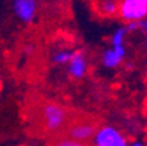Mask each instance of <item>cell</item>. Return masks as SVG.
<instances>
[{
    "label": "cell",
    "mask_w": 147,
    "mask_h": 146,
    "mask_svg": "<svg viewBox=\"0 0 147 146\" xmlns=\"http://www.w3.org/2000/svg\"><path fill=\"white\" fill-rule=\"evenodd\" d=\"M74 53V48H69V47H61L55 51L51 53V63H54L55 66H67V63L70 61L71 56Z\"/></svg>",
    "instance_id": "obj_9"
},
{
    "label": "cell",
    "mask_w": 147,
    "mask_h": 146,
    "mask_svg": "<svg viewBox=\"0 0 147 146\" xmlns=\"http://www.w3.org/2000/svg\"><path fill=\"white\" fill-rule=\"evenodd\" d=\"M71 120L67 107L61 105L55 101H48L39 108V121L42 129L53 136H61L66 130L69 121Z\"/></svg>",
    "instance_id": "obj_1"
},
{
    "label": "cell",
    "mask_w": 147,
    "mask_h": 146,
    "mask_svg": "<svg viewBox=\"0 0 147 146\" xmlns=\"http://www.w3.org/2000/svg\"><path fill=\"white\" fill-rule=\"evenodd\" d=\"M128 146H146V143L141 139H134V140L128 142Z\"/></svg>",
    "instance_id": "obj_13"
},
{
    "label": "cell",
    "mask_w": 147,
    "mask_h": 146,
    "mask_svg": "<svg viewBox=\"0 0 147 146\" xmlns=\"http://www.w3.org/2000/svg\"><path fill=\"white\" fill-rule=\"evenodd\" d=\"M66 67H67V73L71 79H74V80L83 79L89 72V60H88L86 53L83 50H74V53Z\"/></svg>",
    "instance_id": "obj_6"
},
{
    "label": "cell",
    "mask_w": 147,
    "mask_h": 146,
    "mask_svg": "<svg viewBox=\"0 0 147 146\" xmlns=\"http://www.w3.org/2000/svg\"><path fill=\"white\" fill-rule=\"evenodd\" d=\"M128 32L125 29V26H119L114 31V34L111 35V45L112 47H118V45H125V38H127Z\"/></svg>",
    "instance_id": "obj_10"
},
{
    "label": "cell",
    "mask_w": 147,
    "mask_h": 146,
    "mask_svg": "<svg viewBox=\"0 0 147 146\" xmlns=\"http://www.w3.org/2000/svg\"><path fill=\"white\" fill-rule=\"evenodd\" d=\"M98 127L99 126L96 124V121L90 118H71L61 136H66L80 143L90 145Z\"/></svg>",
    "instance_id": "obj_2"
},
{
    "label": "cell",
    "mask_w": 147,
    "mask_h": 146,
    "mask_svg": "<svg viewBox=\"0 0 147 146\" xmlns=\"http://www.w3.org/2000/svg\"><path fill=\"white\" fill-rule=\"evenodd\" d=\"M127 57V47L125 45H118V47H108L102 51L100 61L103 67L107 69H117Z\"/></svg>",
    "instance_id": "obj_7"
},
{
    "label": "cell",
    "mask_w": 147,
    "mask_h": 146,
    "mask_svg": "<svg viewBox=\"0 0 147 146\" xmlns=\"http://www.w3.org/2000/svg\"><path fill=\"white\" fill-rule=\"evenodd\" d=\"M53 146H90V145L76 142V140H73V139L66 137V136H58V137L53 142Z\"/></svg>",
    "instance_id": "obj_11"
},
{
    "label": "cell",
    "mask_w": 147,
    "mask_h": 146,
    "mask_svg": "<svg viewBox=\"0 0 147 146\" xmlns=\"http://www.w3.org/2000/svg\"><path fill=\"white\" fill-rule=\"evenodd\" d=\"M34 51H35V47H34V44H28V45L25 47V53H26V54H29V56H31Z\"/></svg>",
    "instance_id": "obj_14"
},
{
    "label": "cell",
    "mask_w": 147,
    "mask_h": 146,
    "mask_svg": "<svg viewBox=\"0 0 147 146\" xmlns=\"http://www.w3.org/2000/svg\"><path fill=\"white\" fill-rule=\"evenodd\" d=\"M117 18L125 25L147 19V0H119Z\"/></svg>",
    "instance_id": "obj_3"
},
{
    "label": "cell",
    "mask_w": 147,
    "mask_h": 146,
    "mask_svg": "<svg viewBox=\"0 0 147 146\" xmlns=\"http://www.w3.org/2000/svg\"><path fill=\"white\" fill-rule=\"evenodd\" d=\"M93 7L102 18L118 16V0H99L93 3Z\"/></svg>",
    "instance_id": "obj_8"
},
{
    "label": "cell",
    "mask_w": 147,
    "mask_h": 146,
    "mask_svg": "<svg viewBox=\"0 0 147 146\" xmlns=\"http://www.w3.org/2000/svg\"><path fill=\"white\" fill-rule=\"evenodd\" d=\"M38 2L35 0H13L12 2V10L13 15L20 20L22 24H32L36 15H38Z\"/></svg>",
    "instance_id": "obj_5"
},
{
    "label": "cell",
    "mask_w": 147,
    "mask_h": 146,
    "mask_svg": "<svg viewBox=\"0 0 147 146\" xmlns=\"http://www.w3.org/2000/svg\"><path fill=\"white\" fill-rule=\"evenodd\" d=\"M138 32H141V34H144L147 37V19L138 22Z\"/></svg>",
    "instance_id": "obj_12"
},
{
    "label": "cell",
    "mask_w": 147,
    "mask_h": 146,
    "mask_svg": "<svg viewBox=\"0 0 147 146\" xmlns=\"http://www.w3.org/2000/svg\"><path fill=\"white\" fill-rule=\"evenodd\" d=\"M90 146H128V139L118 127L105 124L98 127Z\"/></svg>",
    "instance_id": "obj_4"
}]
</instances>
